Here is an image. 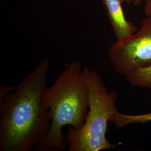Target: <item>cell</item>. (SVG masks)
<instances>
[{"label":"cell","instance_id":"cell-6","mask_svg":"<svg viewBox=\"0 0 151 151\" xmlns=\"http://www.w3.org/2000/svg\"><path fill=\"white\" fill-rule=\"evenodd\" d=\"M150 122L151 112L138 115H129L119 113L118 111L115 114L110 120V122L113 123L118 129L130 124L146 123Z\"/></svg>","mask_w":151,"mask_h":151},{"label":"cell","instance_id":"cell-5","mask_svg":"<svg viewBox=\"0 0 151 151\" xmlns=\"http://www.w3.org/2000/svg\"><path fill=\"white\" fill-rule=\"evenodd\" d=\"M122 3L121 0H103L109 20L116 38V42H121L129 38L138 30L133 23L127 20Z\"/></svg>","mask_w":151,"mask_h":151},{"label":"cell","instance_id":"cell-8","mask_svg":"<svg viewBox=\"0 0 151 151\" xmlns=\"http://www.w3.org/2000/svg\"><path fill=\"white\" fill-rule=\"evenodd\" d=\"M145 12L147 16L151 17V0H144Z\"/></svg>","mask_w":151,"mask_h":151},{"label":"cell","instance_id":"cell-9","mask_svg":"<svg viewBox=\"0 0 151 151\" xmlns=\"http://www.w3.org/2000/svg\"><path fill=\"white\" fill-rule=\"evenodd\" d=\"M122 2H125L128 5L132 4L134 6H138L143 2H144V0H121Z\"/></svg>","mask_w":151,"mask_h":151},{"label":"cell","instance_id":"cell-2","mask_svg":"<svg viewBox=\"0 0 151 151\" xmlns=\"http://www.w3.org/2000/svg\"><path fill=\"white\" fill-rule=\"evenodd\" d=\"M80 62L70 63L53 83L47 87L44 103L48 109L51 124L44 140L37 151H62L67 149L63 128L79 129L83 124L89 108L88 92L82 76Z\"/></svg>","mask_w":151,"mask_h":151},{"label":"cell","instance_id":"cell-1","mask_svg":"<svg viewBox=\"0 0 151 151\" xmlns=\"http://www.w3.org/2000/svg\"><path fill=\"white\" fill-rule=\"evenodd\" d=\"M49 67L44 59L17 86L0 87V151H31L47 137L51 118L44 96Z\"/></svg>","mask_w":151,"mask_h":151},{"label":"cell","instance_id":"cell-7","mask_svg":"<svg viewBox=\"0 0 151 151\" xmlns=\"http://www.w3.org/2000/svg\"><path fill=\"white\" fill-rule=\"evenodd\" d=\"M126 78L133 86L151 88V65L134 70Z\"/></svg>","mask_w":151,"mask_h":151},{"label":"cell","instance_id":"cell-3","mask_svg":"<svg viewBox=\"0 0 151 151\" xmlns=\"http://www.w3.org/2000/svg\"><path fill=\"white\" fill-rule=\"evenodd\" d=\"M82 76L88 92L89 108L83 124L79 129L69 127L65 140L70 151H101L116 148L106 138L108 122L118 110L117 92L109 91L100 75L85 66Z\"/></svg>","mask_w":151,"mask_h":151},{"label":"cell","instance_id":"cell-4","mask_svg":"<svg viewBox=\"0 0 151 151\" xmlns=\"http://www.w3.org/2000/svg\"><path fill=\"white\" fill-rule=\"evenodd\" d=\"M108 55L114 70L125 77L151 65V17L143 19L140 29L129 38L111 45Z\"/></svg>","mask_w":151,"mask_h":151}]
</instances>
